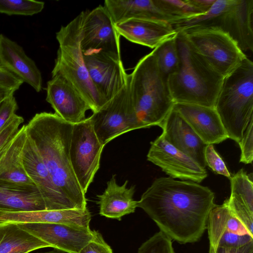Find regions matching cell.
Instances as JSON below:
<instances>
[{"label":"cell","instance_id":"5b68a950","mask_svg":"<svg viewBox=\"0 0 253 253\" xmlns=\"http://www.w3.org/2000/svg\"><path fill=\"white\" fill-rule=\"evenodd\" d=\"M214 108L228 138L239 144L253 119V63L248 57L224 78Z\"/></svg>","mask_w":253,"mask_h":253},{"label":"cell","instance_id":"9a60e30c","mask_svg":"<svg viewBox=\"0 0 253 253\" xmlns=\"http://www.w3.org/2000/svg\"><path fill=\"white\" fill-rule=\"evenodd\" d=\"M207 229L210 247H238L253 241L250 234L230 211L225 200L209 212Z\"/></svg>","mask_w":253,"mask_h":253},{"label":"cell","instance_id":"6da1fadb","mask_svg":"<svg viewBox=\"0 0 253 253\" xmlns=\"http://www.w3.org/2000/svg\"><path fill=\"white\" fill-rule=\"evenodd\" d=\"M214 200V194L208 187L161 177L143 193L137 207L171 240L185 244L198 242L203 236Z\"/></svg>","mask_w":253,"mask_h":253},{"label":"cell","instance_id":"7c38bea8","mask_svg":"<svg viewBox=\"0 0 253 253\" xmlns=\"http://www.w3.org/2000/svg\"><path fill=\"white\" fill-rule=\"evenodd\" d=\"M150 144L147 160L160 167L170 177L200 183L207 177L205 168L168 143L161 134Z\"/></svg>","mask_w":253,"mask_h":253},{"label":"cell","instance_id":"4fadbf2b","mask_svg":"<svg viewBox=\"0 0 253 253\" xmlns=\"http://www.w3.org/2000/svg\"><path fill=\"white\" fill-rule=\"evenodd\" d=\"M17 224L50 247L71 253H79L93 237L89 226L49 223Z\"/></svg>","mask_w":253,"mask_h":253},{"label":"cell","instance_id":"52a82bcc","mask_svg":"<svg viewBox=\"0 0 253 253\" xmlns=\"http://www.w3.org/2000/svg\"><path fill=\"white\" fill-rule=\"evenodd\" d=\"M253 0H215L204 14L173 26L176 32L188 28L216 29L227 34L244 52L253 50Z\"/></svg>","mask_w":253,"mask_h":253},{"label":"cell","instance_id":"484cf974","mask_svg":"<svg viewBox=\"0 0 253 253\" xmlns=\"http://www.w3.org/2000/svg\"><path fill=\"white\" fill-rule=\"evenodd\" d=\"M46 210L45 201L35 185L0 182V212Z\"/></svg>","mask_w":253,"mask_h":253},{"label":"cell","instance_id":"277c9868","mask_svg":"<svg viewBox=\"0 0 253 253\" xmlns=\"http://www.w3.org/2000/svg\"><path fill=\"white\" fill-rule=\"evenodd\" d=\"M129 92L136 116L145 128L160 126L175 104L168 79L152 52L141 58L128 74Z\"/></svg>","mask_w":253,"mask_h":253},{"label":"cell","instance_id":"7402d4cb","mask_svg":"<svg viewBox=\"0 0 253 253\" xmlns=\"http://www.w3.org/2000/svg\"><path fill=\"white\" fill-rule=\"evenodd\" d=\"M104 6L115 24L130 19L160 20L172 26L179 23L164 11L156 0H105Z\"/></svg>","mask_w":253,"mask_h":253},{"label":"cell","instance_id":"ac0fdd59","mask_svg":"<svg viewBox=\"0 0 253 253\" xmlns=\"http://www.w3.org/2000/svg\"><path fill=\"white\" fill-rule=\"evenodd\" d=\"M159 126L168 143L205 169L204 152L207 145L177 111L173 108Z\"/></svg>","mask_w":253,"mask_h":253},{"label":"cell","instance_id":"836d02e7","mask_svg":"<svg viewBox=\"0 0 253 253\" xmlns=\"http://www.w3.org/2000/svg\"><path fill=\"white\" fill-rule=\"evenodd\" d=\"M23 122L24 119L15 114L0 131V156L14 138Z\"/></svg>","mask_w":253,"mask_h":253},{"label":"cell","instance_id":"83f0119b","mask_svg":"<svg viewBox=\"0 0 253 253\" xmlns=\"http://www.w3.org/2000/svg\"><path fill=\"white\" fill-rule=\"evenodd\" d=\"M50 245L22 229L18 224L0 222V253H28Z\"/></svg>","mask_w":253,"mask_h":253},{"label":"cell","instance_id":"60d3db41","mask_svg":"<svg viewBox=\"0 0 253 253\" xmlns=\"http://www.w3.org/2000/svg\"><path fill=\"white\" fill-rule=\"evenodd\" d=\"M71 253L65 251H63L61 250H59L58 249L53 248V250L46 252H42V253Z\"/></svg>","mask_w":253,"mask_h":253},{"label":"cell","instance_id":"f35d334b","mask_svg":"<svg viewBox=\"0 0 253 253\" xmlns=\"http://www.w3.org/2000/svg\"><path fill=\"white\" fill-rule=\"evenodd\" d=\"M188 1L204 14L210 9L215 0H188Z\"/></svg>","mask_w":253,"mask_h":253},{"label":"cell","instance_id":"44dd1931","mask_svg":"<svg viewBox=\"0 0 253 253\" xmlns=\"http://www.w3.org/2000/svg\"><path fill=\"white\" fill-rule=\"evenodd\" d=\"M115 26L120 35L128 41L154 49L177 34L172 25L160 20L130 19Z\"/></svg>","mask_w":253,"mask_h":253},{"label":"cell","instance_id":"e575fe53","mask_svg":"<svg viewBox=\"0 0 253 253\" xmlns=\"http://www.w3.org/2000/svg\"><path fill=\"white\" fill-rule=\"evenodd\" d=\"M253 119L247 126L243 137L239 143L241 154L240 162L245 164H252L253 158Z\"/></svg>","mask_w":253,"mask_h":253},{"label":"cell","instance_id":"e0dca14e","mask_svg":"<svg viewBox=\"0 0 253 253\" xmlns=\"http://www.w3.org/2000/svg\"><path fill=\"white\" fill-rule=\"evenodd\" d=\"M46 101L60 118L71 124L84 121L88 104L74 86L60 75L52 77L46 87Z\"/></svg>","mask_w":253,"mask_h":253},{"label":"cell","instance_id":"d590c367","mask_svg":"<svg viewBox=\"0 0 253 253\" xmlns=\"http://www.w3.org/2000/svg\"><path fill=\"white\" fill-rule=\"evenodd\" d=\"M92 239L86 245L79 253H113V251L98 231L93 230Z\"/></svg>","mask_w":253,"mask_h":253},{"label":"cell","instance_id":"4316f807","mask_svg":"<svg viewBox=\"0 0 253 253\" xmlns=\"http://www.w3.org/2000/svg\"><path fill=\"white\" fill-rule=\"evenodd\" d=\"M26 137V127L23 125L0 156V182L35 185L27 174L23 164V149Z\"/></svg>","mask_w":253,"mask_h":253},{"label":"cell","instance_id":"4dcf8cb0","mask_svg":"<svg viewBox=\"0 0 253 253\" xmlns=\"http://www.w3.org/2000/svg\"><path fill=\"white\" fill-rule=\"evenodd\" d=\"M42 1L33 0H0V13L8 15L32 16L41 12Z\"/></svg>","mask_w":253,"mask_h":253},{"label":"cell","instance_id":"74e56055","mask_svg":"<svg viewBox=\"0 0 253 253\" xmlns=\"http://www.w3.org/2000/svg\"><path fill=\"white\" fill-rule=\"evenodd\" d=\"M209 253H253V241L238 247L209 248Z\"/></svg>","mask_w":253,"mask_h":253},{"label":"cell","instance_id":"3957f363","mask_svg":"<svg viewBox=\"0 0 253 253\" xmlns=\"http://www.w3.org/2000/svg\"><path fill=\"white\" fill-rule=\"evenodd\" d=\"M176 40L179 65L177 70L168 78L174 103L214 107L224 77L193 47L181 31L177 32Z\"/></svg>","mask_w":253,"mask_h":253},{"label":"cell","instance_id":"2e32d148","mask_svg":"<svg viewBox=\"0 0 253 253\" xmlns=\"http://www.w3.org/2000/svg\"><path fill=\"white\" fill-rule=\"evenodd\" d=\"M83 56L90 79L106 104L127 83L122 59L101 54Z\"/></svg>","mask_w":253,"mask_h":253},{"label":"cell","instance_id":"9c48e42d","mask_svg":"<svg viewBox=\"0 0 253 253\" xmlns=\"http://www.w3.org/2000/svg\"><path fill=\"white\" fill-rule=\"evenodd\" d=\"M88 118L98 140L104 146L123 133L145 128L136 116L128 80L111 100Z\"/></svg>","mask_w":253,"mask_h":253},{"label":"cell","instance_id":"7a4b0ae2","mask_svg":"<svg viewBox=\"0 0 253 253\" xmlns=\"http://www.w3.org/2000/svg\"><path fill=\"white\" fill-rule=\"evenodd\" d=\"M73 126L55 113L44 112L36 114L25 127L27 135L35 145L55 185L77 209L85 210V194L70 159Z\"/></svg>","mask_w":253,"mask_h":253},{"label":"cell","instance_id":"1f68e13d","mask_svg":"<svg viewBox=\"0 0 253 253\" xmlns=\"http://www.w3.org/2000/svg\"><path fill=\"white\" fill-rule=\"evenodd\" d=\"M137 253H175L172 240L161 231L155 234L139 248Z\"/></svg>","mask_w":253,"mask_h":253},{"label":"cell","instance_id":"d6986e66","mask_svg":"<svg viewBox=\"0 0 253 253\" xmlns=\"http://www.w3.org/2000/svg\"><path fill=\"white\" fill-rule=\"evenodd\" d=\"M173 108L207 145L218 144L229 138L214 107L175 103Z\"/></svg>","mask_w":253,"mask_h":253},{"label":"cell","instance_id":"ffe728a7","mask_svg":"<svg viewBox=\"0 0 253 253\" xmlns=\"http://www.w3.org/2000/svg\"><path fill=\"white\" fill-rule=\"evenodd\" d=\"M0 63L3 67L37 92L42 88V77L35 62L17 43L0 35Z\"/></svg>","mask_w":253,"mask_h":253},{"label":"cell","instance_id":"d4e9b609","mask_svg":"<svg viewBox=\"0 0 253 253\" xmlns=\"http://www.w3.org/2000/svg\"><path fill=\"white\" fill-rule=\"evenodd\" d=\"M231 194L226 202L235 216L253 235V183L252 174L243 169L230 178Z\"/></svg>","mask_w":253,"mask_h":253},{"label":"cell","instance_id":"ba28073f","mask_svg":"<svg viewBox=\"0 0 253 253\" xmlns=\"http://www.w3.org/2000/svg\"><path fill=\"white\" fill-rule=\"evenodd\" d=\"M179 31L224 78L247 57L237 43L227 34L219 30L188 28Z\"/></svg>","mask_w":253,"mask_h":253},{"label":"cell","instance_id":"f546056e","mask_svg":"<svg viewBox=\"0 0 253 253\" xmlns=\"http://www.w3.org/2000/svg\"><path fill=\"white\" fill-rule=\"evenodd\" d=\"M156 1L164 11L178 19L179 20V23L188 19L203 14L199 9L192 5L188 0H156Z\"/></svg>","mask_w":253,"mask_h":253},{"label":"cell","instance_id":"f1b7e54d","mask_svg":"<svg viewBox=\"0 0 253 253\" xmlns=\"http://www.w3.org/2000/svg\"><path fill=\"white\" fill-rule=\"evenodd\" d=\"M176 36L165 40L151 52L159 71L167 79L177 70L179 65Z\"/></svg>","mask_w":253,"mask_h":253},{"label":"cell","instance_id":"d6a6232c","mask_svg":"<svg viewBox=\"0 0 253 253\" xmlns=\"http://www.w3.org/2000/svg\"><path fill=\"white\" fill-rule=\"evenodd\" d=\"M204 157L206 166L210 167L214 172L229 179L231 177L225 164L215 151L213 145L209 144L206 146Z\"/></svg>","mask_w":253,"mask_h":253},{"label":"cell","instance_id":"ab89813d","mask_svg":"<svg viewBox=\"0 0 253 253\" xmlns=\"http://www.w3.org/2000/svg\"><path fill=\"white\" fill-rule=\"evenodd\" d=\"M15 91L0 83V105L7 98L13 95Z\"/></svg>","mask_w":253,"mask_h":253},{"label":"cell","instance_id":"603a6c76","mask_svg":"<svg viewBox=\"0 0 253 253\" xmlns=\"http://www.w3.org/2000/svg\"><path fill=\"white\" fill-rule=\"evenodd\" d=\"M91 219L87 209L0 212V222L62 223L88 227Z\"/></svg>","mask_w":253,"mask_h":253},{"label":"cell","instance_id":"30bf717a","mask_svg":"<svg viewBox=\"0 0 253 253\" xmlns=\"http://www.w3.org/2000/svg\"><path fill=\"white\" fill-rule=\"evenodd\" d=\"M104 147L88 118L73 125L69 149L70 162L78 183L85 194L99 168Z\"/></svg>","mask_w":253,"mask_h":253},{"label":"cell","instance_id":"8fae6325","mask_svg":"<svg viewBox=\"0 0 253 253\" xmlns=\"http://www.w3.org/2000/svg\"><path fill=\"white\" fill-rule=\"evenodd\" d=\"M120 37L104 6L84 11L81 41L84 55L101 54L122 59Z\"/></svg>","mask_w":253,"mask_h":253},{"label":"cell","instance_id":"cb8c5ba5","mask_svg":"<svg viewBox=\"0 0 253 253\" xmlns=\"http://www.w3.org/2000/svg\"><path fill=\"white\" fill-rule=\"evenodd\" d=\"M128 182L126 180L122 185H119L116 175H112L104 192L97 195L101 215L121 220L123 216L135 211L137 207V201L133 198L135 186L127 187Z\"/></svg>","mask_w":253,"mask_h":253},{"label":"cell","instance_id":"8d00e7d4","mask_svg":"<svg viewBox=\"0 0 253 253\" xmlns=\"http://www.w3.org/2000/svg\"><path fill=\"white\" fill-rule=\"evenodd\" d=\"M18 105L15 97L11 95L0 105V131L8 121L15 114Z\"/></svg>","mask_w":253,"mask_h":253},{"label":"cell","instance_id":"b9f144b4","mask_svg":"<svg viewBox=\"0 0 253 253\" xmlns=\"http://www.w3.org/2000/svg\"><path fill=\"white\" fill-rule=\"evenodd\" d=\"M5 69L2 66L0 63V74L4 72L5 71Z\"/></svg>","mask_w":253,"mask_h":253},{"label":"cell","instance_id":"5bb4252c","mask_svg":"<svg viewBox=\"0 0 253 253\" xmlns=\"http://www.w3.org/2000/svg\"><path fill=\"white\" fill-rule=\"evenodd\" d=\"M22 160L27 174L45 201L46 210L77 209L55 185L35 145L27 135L23 147Z\"/></svg>","mask_w":253,"mask_h":253},{"label":"cell","instance_id":"8992f818","mask_svg":"<svg viewBox=\"0 0 253 253\" xmlns=\"http://www.w3.org/2000/svg\"><path fill=\"white\" fill-rule=\"evenodd\" d=\"M83 13L82 11L56 33L59 48L51 75H60L70 82L94 113L106 103L92 83L84 63L81 46Z\"/></svg>","mask_w":253,"mask_h":253},{"label":"cell","instance_id":"7bdbcfd3","mask_svg":"<svg viewBox=\"0 0 253 253\" xmlns=\"http://www.w3.org/2000/svg\"><path fill=\"white\" fill-rule=\"evenodd\" d=\"M22 253L19 252H12V253Z\"/></svg>","mask_w":253,"mask_h":253}]
</instances>
